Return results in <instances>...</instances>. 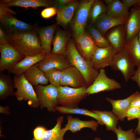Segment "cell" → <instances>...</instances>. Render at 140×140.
<instances>
[{"label": "cell", "mask_w": 140, "mask_h": 140, "mask_svg": "<svg viewBox=\"0 0 140 140\" xmlns=\"http://www.w3.org/2000/svg\"><path fill=\"white\" fill-rule=\"evenodd\" d=\"M73 0H55L53 1V6L57 9L62 8L71 3Z\"/></svg>", "instance_id": "cell-40"}, {"label": "cell", "mask_w": 140, "mask_h": 140, "mask_svg": "<svg viewBox=\"0 0 140 140\" xmlns=\"http://www.w3.org/2000/svg\"><path fill=\"white\" fill-rule=\"evenodd\" d=\"M44 72L50 84L57 87L60 86L62 71L53 68Z\"/></svg>", "instance_id": "cell-34"}, {"label": "cell", "mask_w": 140, "mask_h": 140, "mask_svg": "<svg viewBox=\"0 0 140 140\" xmlns=\"http://www.w3.org/2000/svg\"><path fill=\"white\" fill-rule=\"evenodd\" d=\"M137 67V69L130 79L136 82L140 90V65Z\"/></svg>", "instance_id": "cell-42"}, {"label": "cell", "mask_w": 140, "mask_h": 140, "mask_svg": "<svg viewBox=\"0 0 140 140\" xmlns=\"http://www.w3.org/2000/svg\"><path fill=\"white\" fill-rule=\"evenodd\" d=\"M65 55L71 66L76 68L83 75L88 87L91 85L99 74L98 70L91 61H87L82 56L70 39L66 45Z\"/></svg>", "instance_id": "cell-2"}, {"label": "cell", "mask_w": 140, "mask_h": 140, "mask_svg": "<svg viewBox=\"0 0 140 140\" xmlns=\"http://www.w3.org/2000/svg\"><path fill=\"white\" fill-rule=\"evenodd\" d=\"M13 80L9 75L0 72V99L3 101L9 96H15Z\"/></svg>", "instance_id": "cell-26"}, {"label": "cell", "mask_w": 140, "mask_h": 140, "mask_svg": "<svg viewBox=\"0 0 140 140\" xmlns=\"http://www.w3.org/2000/svg\"><path fill=\"white\" fill-rule=\"evenodd\" d=\"M24 74L26 79L33 86H46L48 83V78L39 68L37 64L29 69Z\"/></svg>", "instance_id": "cell-23"}, {"label": "cell", "mask_w": 140, "mask_h": 140, "mask_svg": "<svg viewBox=\"0 0 140 140\" xmlns=\"http://www.w3.org/2000/svg\"><path fill=\"white\" fill-rule=\"evenodd\" d=\"M87 88H75L61 86L57 87L58 104L67 108H79L80 102L88 95L87 92Z\"/></svg>", "instance_id": "cell-3"}, {"label": "cell", "mask_w": 140, "mask_h": 140, "mask_svg": "<svg viewBox=\"0 0 140 140\" xmlns=\"http://www.w3.org/2000/svg\"><path fill=\"white\" fill-rule=\"evenodd\" d=\"M47 130L46 128L43 126H39L37 127L33 131V139L35 140H40Z\"/></svg>", "instance_id": "cell-38"}, {"label": "cell", "mask_w": 140, "mask_h": 140, "mask_svg": "<svg viewBox=\"0 0 140 140\" xmlns=\"http://www.w3.org/2000/svg\"><path fill=\"white\" fill-rule=\"evenodd\" d=\"M135 66L124 48L115 54L110 66L114 70L121 72L126 82L134 74Z\"/></svg>", "instance_id": "cell-7"}, {"label": "cell", "mask_w": 140, "mask_h": 140, "mask_svg": "<svg viewBox=\"0 0 140 140\" xmlns=\"http://www.w3.org/2000/svg\"><path fill=\"white\" fill-rule=\"evenodd\" d=\"M0 26L8 33L36 31V25L21 21L9 15L0 17Z\"/></svg>", "instance_id": "cell-10"}, {"label": "cell", "mask_w": 140, "mask_h": 140, "mask_svg": "<svg viewBox=\"0 0 140 140\" xmlns=\"http://www.w3.org/2000/svg\"><path fill=\"white\" fill-rule=\"evenodd\" d=\"M135 65H140V44L138 35L127 41L124 48Z\"/></svg>", "instance_id": "cell-28"}, {"label": "cell", "mask_w": 140, "mask_h": 140, "mask_svg": "<svg viewBox=\"0 0 140 140\" xmlns=\"http://www.w3.org/2000/svg\"><path fill=\"white\" fill-rule=\"evenodd\" d=\"M55 110L61 113L64 114H79L89 116L95 119L98 123L103 125L104 124L100 118L96 114L85 108H69L61 106H57L55 107Z\"/></svg>", "instance_id": "cell-31"}, {"label": "cell", "mask_w": 140, "mask_h": 140, "mask_svg": "<svg viewBox=\"0 0 140 140\" xmlns=\"http://www.w3.org/2000/svg\"><path fill=\"white\" fill-rule=\"evenodd\" d=\"M139 95L140 93L138 91H136L124 99L115 100L107 97L106 99L111 104L112 112L116 116L119 120L123 121L126 117L127 111L131 103Z\"/></svg>", "instance_id": "cell-16"}, {"label": "cell", "mask_w": 140, "mask_h": 140, "mask_svg": "<svg viewBox=\"0 0 140 140\" xmlns=\"http://www.w3.org/2000/svg\"><path fill=\"white\" fill-rule=\"evenodd\" d=\"M101 119L106 128V130H110L115 133L117 129L119 119L112 111L92 110Z\"/></svg>", "instance_id": "cell-30"}, {"label": "cell", "mask_w": 140, "mask_h": 140, "mask_svg": "<svg viewBox=\"0 0 140 140\" xmlns=\"http://www.w3.org/2000/svg\"><path fill=\"white\" fill-rule=\"evenodd\" d=\"M80 54L87 61H90L93 55L98 47L94 40L88 33L85 31L75 37Z\"/></svg>", "instance_id": "cell-15"}, {"label": "cell", "mask_w": 140, "mask_h": 140, "mask_svg": "<svg viewBox=\"0 0 140 140\" xmlns=\"http://www.w3.org/2000/svg\"><path fill=\"white\" fill-rule=\"evenodd\" d=\"M46 55L44 53L35 56L25 57L14 66L11 73L15 75L24 74L32 66L44 59Z\"/></svg>", "instance_id": "cell-20"}, {"label": "cell", "mask_w": 140, "mask_h": 140, "mask_svg": "<svg viewBox=\"0 0 140 140\" xmlns=\"http://www.w3.org/2000/svg\"><path fill=\"white\" fill-rule=\"evenodd\" d=\"M122 3L129 8L133 5H138L140 3V0H122Z\"/></svg>", "instance_id": "cell-43"}, {"label": "cell", "mask_w": 140, "mask_h": 140, "mask_svg": "<svg viewBox=\"0 0 140 140\" xmlns=\"http://www.w3.org/2000/svg\"><path fill=\"white\" fill-rule=\"evenodd\" d=\"M133 107H137L140 108V95L137 97L132 101L129 108Z\"/></svg>", "instance_id": "cell-44"}, {"label": "cell", "mask_w": 140, "mask_h": 140, "mask_svg": "<svg viewBox=\"0 0 140 140\" xmlns=\"http://www.w3.org/2000/svg\"><path fill=\"white\" fill-rule=\"evenodd\" d=\"M62 72L60 86L75 88L88 87L83 76L74 67L71 66L62 71Z\"/></svg>", "instance_id": "cell-11"}, {"label": "cell", "mask_w": 140, "mask_h": 140, "mask_svg": "<svg viewBox=\"0 0 140 140\" xmlns=\"http://www.w3.org/2000/svg\"><path fill=\"white\" fill-rule=\"evenodd\" d=\"M127 41L138 35L140 31V6H135L131 9L125 24Z\"/></svg>", "instance_id": "cell-17"}, {"label": "cell", "mask_w": 140, "mask_h": 140, "mask_svg": "<svg viewBox=\"0 0 140 140\" xmlns=\"http://www.w3.org/2000/svg\"></svg>", "instance_id": "cell-52"}, {"label": "cell", "mask_w": 140, "mask_h": 140, "mask_svg": "<svg viewBox=\"0 0 140 140\" xmlns=\"http://www.w3.org/2000/svg\"><path fill=\"white\" fill-rule=\"evenodd\" d=\"M117 52L110 45L104 48L97 47L92 57L91 62L94 66L99 70L110 66Z\"/></svg>", "instance_id": "cell-13"}, {"label": "cell", "mask_w": 140, "mask_h": 140, "mask_svg": "<svg viewBox=\"0 0 140 140\" xmlns=\"http://www.w3.org/2000/svg\"><path fill=\"white\" fill-rule=\"evenodd\" d=\"M94 0L82 1L79 4L75 11L72 23V29L75 37L85 32V29L90 10Z\"/></svg>", "instance_id": "cell-6"}, {"label": "cell", "mask_w": 140, "mask_h": 140, "mask_svg": "<svg viewBox=\"0 0 140 140\" xmlns=\"http://www.w3.org/2000/svg\"><path fill=\"white\" fill-rule=\"evenodd\" d=\"M37 64L44 72L53 68L62 71L71 66L63 55L52 53L46 55L45 58Z\"/></svg>", "instance_id": "cell-14"}, {"label": "cell", "mask_w": 140, "mask_h": 140, "mask_svg": "<svg viewBox=\"0 0 140 140\" xmlns=\"http://www.w3.org/2000/svg\"><path fill=\"white\" fill-rule=\"evenodd\" d=\"M57 9L55 7L51 6L43 10L41 12V17L44 19L49 18L57 14Z\"/></svg>", "instance_id": "cell-37"}, {"label": "cell", "mask_w": 140, "mask_h": 140, "mask_svg": "<svg viewBox=\"0 0 140 140\" xmlns=\"http://www.w3.org/2000/svg\"><path fill=\"white\" fill-rule=\"evenodd\" d=\"M138 40L139 42V43L140 44V31L139 32L138 34Z\"/></svg>", "instance_id": "cell-48"}, {"label": "cell", "mask_w": 140, "mask_h": 140, "mask_svg": "<svg viewBox=\"0 0 140 140\" xmlns=\"http://www.w3.org/2000/svg\"><path fill=\"white\" fill-rule=\"evenodd\" d=\"M67 118V122L64 128L66 131L70 130L73 133L80 131L85 128H90L96 131L99 126L98 123L94 120H82L78 118H74L70 115H68Z\"/></svg>", "instance_id": "cell-21"}, {"label": "cell", "mask_w": 140, "mask_h": 140, "mask_svg": "<svg viewBox=\"0 0 140 140\" xmlns=\"http://www.w3.org/2000/svg\"><path fill=\"white\" fill-rule=\"evenodd\" d=\"M94 140H102L98 137H96L94 139Z\"/></svg>", "instance_id": "cell-49"}, {"label": "cell", "mask_w": 140, "mask_h": 140, "mask_svg": "<svg viewBox=\"0 0 140 140\" xmlns=\"http://www.w3.org/2000/svg\"><path fill=\"white\" fill-rule=\"evenodd\" d=\"M79 3L78 1L74 0L66 7L58 9L55 18L57 24L64 27L67 26L73 17Z\"/></svg>", "instance_id": "cell-24"}, {"label": "cell", "mask_w": 140, "mask_h": 140, "mask_svg": "<svg viewBox=\"0 0 140 140\" xmlns=\"http://www.w3.org/2000/svg\"><path fill=\"white\" fill-rule=\"evenodd\" d=\"M121 87L119 82L107 76L104 68H101L92 84L87 88V92L89 95L101 92L114 90Z\"/></svg>", "instance_id": "cell-9"}, {"label": "cell", "mask_w": 140, "mask_h": 140, "mask_svg": "<svg viewBox=\"0 0 140 140\" xmlns=\"http://www.w3.org/2000/svg\"><path fill=\"white\" fill-rule=\"evenodd\" d=\"M16 14V12L10 7L0 3V17L7 15H15Z\"/></svg>", "instance_id": "cell-39"}, {"label": "cell", "mask_w": 140, "mask_h": 140, "mask_svg": "<svg viewBox=\"0 0 140 140\" xmlns=\"http://www.w3.org/2000/svg\"><path fill=\"white\" fill-rule=\"evenodd\" d=\"M114 1V0H105L104 2L106 4L108 5Z\"/></svg>", "instance_id": "cell-47"}, {"label": "cell", "mask_w": 140, "mask_h": 140, "mask_svg": "<svg viewBox=\"0 0 140 140\" xmlns=\"http://www.w3.org/2000/svg\"><path fill=\"white\" fill-rule=\"evenodd\" d=\"M41 109L46 108L49 112H55L58 106V89L50 84L46 86L38 85L34 86Z\"/></svg>", "instance_id": "cell-5"}, {"label": "cell", "mask_w": 140, "mask_h": 140, "mask_svg": "<svg viewBox=\"0 0 140 140\" xmlns=\"http://www.w3.org/2000/svg\"><path fill=\"white\" fill-rule=\"evenodd\" d=\"M69 39L68 32L57 29L52 40L53 48L51 53L65 55L66 46Z\"/></svg>", "instance_id": "cell-25"}, {"label": "cell", "mask_w": 140, "mask_h": 140, "mask_svg": "<svg viewBox=\"0 0 140 140\" xmlns=\"http://www.w3.org/2000/svg\"><path fill=\"white\" fill-rule=\"evenodd\" d=\"M138 125L135 130V132H137L139 135H140V117L138 119Z\"/></svg>", "instance_id": "cell-46"}, {"label": "cell", "mask_w": 140, "mask_h": 140, "mask_svg": "<svg viewBox=\"0 0 140 140\" xmlns=\"http://www.w3.org/2000/svg\"><path fill=\"white\" fill-rule=\"evenodd\" d=\"M15 88L17 89L15 96L19 101H27L29 105L34 108L40 106V103L33 86L26 79L24 74L15 75L13 77Z\"/></svg>", "instance_id": "cell-4"}, {"label": "cell", "mask_w": 140, "mask_h": 140, "mask_svg": "<svg viewBox=\"0 0 140 140\" xmlns=\"http://www.w3.org/2000/svg\"><path fill=\"white\" fill-rule=\"evenodd\" d=\"M136 140H140V138H137Z\"/></svg>", "instance_id": "cell-50"}, {"label": "cell", "mask_w": 140, "mask_h": 140, "mask_svg": "<svg viewBox=\"0 0 140 140\" xmlns=\"http://www.w3.org/2000/svg\"><path fill=\"white\" fill-rule=\"evenodd\" d=\"M8 34L9 44L24 57L45 53L36 31Z\"/></svg>", "instance_id": "cell-1"}, {"label": "cell", "mask_w": 140, "mask_h": 140, "mask_svg": "<svg viewBox=\"0 0 140 140\" xmlns=\"http://www.w3.org/2000/svg\"><path fill=\"white\" fill-rule=\"evenodd\" d=\"M9 44L8 34L0 26V44Z\"/></svg>", "instance_id": "cell-41"}, {"label": "cell", "mask_w": 140, "mask_h": 140, "mask_svg": "<svg viewBox=\"0 0 140 140\" xmlns=\"http://www.w3.org/2000/svg\"><path fill=\"white\" fill-rule=\"evenodd\" d=\"M107 7L106 14L113 17L127 19L130 13L129 8L119 0H114L111 3L107 5Z\"/></svg>", "instance_id": "cell-27"}, {"label": "cell", "mask_w": 140, "mask_h": 140, "mask_svg": "<svg viewBox=\"0 0 140 140\" xmlns=\"http://www.w3.org/2000/svg\"><path fill=\"white\" fill-rule=\"evenodd\" d=\"M10 107L8 106L5 107H3L0 106V113L4 114L7 115H9L10 114L9 110Z\"/></svg>", "instance_id": "cell-45"}, {"label": "cell", "mask_w": 140, "mask_h": 140, "mask_svg": "<svg viewBox=\"0 0 140 140\" xmlns=\"http://www.w3.org/2000/svg\"><path fill=\"white\" fill-rule=\"evenodd\" d=\"M87 28L89 33L98 47L104 48L111 45L109 42L94 25H90Z\"/></svg>", "instance_id": "cell-32"}, {"label": "cell", "mask_w": 140, "mask_h": 140, "mask_svg": "<svg viewBox=\"0 0 140 140\" xmlns=\"http://www.w3.org/2000/svg\"><path fill=\"white\" fill-rule=\"evenodd\" d=\"M115 133L117 136V140H136L137 138L133 129L124 130L119 125Z\"/></svg>", "instance_id": "cell-35"}, {"label": "cell", "mask_w": 140, "mask_h": 140, "mask_svg": "<svg viewBox=\"0 0 140 140\" xmlns=\"http://www.w3.org/2000/svg\"><path fill=\"white\" fill-rule=\"evenodd\" d=\"M64 117L60 116L57 118L55 125L52 129L47 130L40 140H64V136L67 131L61 128ZM32 140H35L33 138Z\"/></svg>", "instance_id": "cell-29"}, {"label": "cell", "mask_w": 140, "mask_h": 140, "mask_svg": "<svg viewBox=\"0 0 140 140\" xmlns=\"http://www.w3.org/2000/svg\"><path fill=\"white\" fill-rule=\"evenodd\" d=\"M0 3L9 7L18 6L34 9L41 6H53V1L47 0H1Z\"/></svg>", "instance_id": "cell-22"}, {"label": "cell", "mask_w": 140, "mask_h": 140, "mask_svg": "<svg viewBox=\"0 0 140 140\" xmlns=\"http://www.w3.org/2000/svg\"><path fill=\"white\" fill-rule=\"evenodd\" d=\"M57 28L56 24L47 26L37 27L36 32L38 36L42 48L46 55L51 53V45Z\"/></svg>", "instance_id": "cell-18"}, {"label": "cell", "mask_w": 140, "mask_h": 140, "mask_svg": "<svg viewBox=\"0 0 140 140\" xmlns=\"http://www.w3.org/2000/svg\"><path fill=\"white\" fill-rule=\"evenodd\" d=\"M138 5L140 6V3Z\"/></svg>", "instance_id": "cell-51"}, {"label": "cell", "mask_w": 140, "mask_h": 140, "mask_svg": "<svg viewBox=\"0 0 140 140\" xmlns=\"http://www.w3.org/2000/svg\"><path fill=\"white\" fill-rule=\"evenodd\" d=\"M127 20L126 19L111 17L105 13L99 16L94 24L95 26L104 36L109 30L116 26L125 24Z\"/></svg>", "instance_id": "cell-19"}, {"label": "cell", "mask_w": 140, "mask_h": 140, "mask_svg": "<svg viewBox=\"0 0 140 140\" xmlns=\"http://www.w3.org/2000/svg\"><path fill=\"white\" fill-rule=\"evenodd\" d=\"M0 72L11 73L14 66L24 57L9 44H0Z\"/></svg>", "instance_id": "cell-8"}, {"label": "cell", "mask_w": 140, "mask_h": 140, "mask_svg": "<svg viewBox=\"0 0 140 140\" xmlns=\"http://www.w3.org/2000/svg\"><path fill=\"white\" fill-rule=\"evenodd\" d=\"M107 9V5L102 2L94 0L91 6L89 16L91 22L94 24L99 16L106 13Z\"/></svg>", "instance_id": "cell-33"}, {"label": "cell", "mask_w": 140, "mask_h": 140, "mask_svg": "<svg viewBox=\"0 0 140 140\" xmlns=\"http://www.w3.org/2000/svg\"><path fill=\"white\" fill-rule=\"evenodd\" d=\"M104 37L117 53L121 51L124 49L127 41L125 24L112 27L106 32Z\"/></svg>", "instance_id": "cell-12"}, {"label": "cell", "mask_w": 140, "mask_h": 140, "mask_svg": "<svg viewBox=\"0 0 140 140\" xmlns=\"http://www.w3.org/2000/svg\"><path fill=\"white\" fill-rule=\"evenodd\" d=\"M125 116L128 121L135 118L138 119L140 117V108L135 107L129 108L127 111Z\"/></svg>", "instance_id": "cell-36"}]
</instances>
